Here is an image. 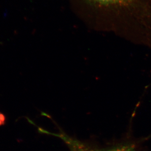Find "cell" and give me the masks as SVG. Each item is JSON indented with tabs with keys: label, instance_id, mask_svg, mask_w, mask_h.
Here are the masks:
<instances>
[{
	"label": "cell",
	"instance_id": "cell-1",
	"mask_svg": "<svg viewBox=\"0 0 151 151\" xmlns=\"http://www.w3.org/2000/svg\"><path fill=\"white\" fill-rule=\"evenodd\" d=\"M74 147L73 146L72 148L74 149V151H135L134 147L129 145H123L119 146L113 148L104 150H91L89 148H87L86 147L84 146H81V144H73Z\"/></svg>",
	"mask_w": 151,
	"mask_h": 151
},
{
	"label": "cell",
	"instance_id": "cell-2",
	"mask_svg": "<svg viewBox=\"0 0 151 151\" xmlns=\"http://www.w3.org/2000/svg\"><path fill=\"white\" fill-rule=\"evenodd\" d=\"M93 2L98 3L102 4H115L121 1L122 0H89Z\"/></svg>",
	"mask_w": 151,
	"mask_h": 151
}]
</instances>
